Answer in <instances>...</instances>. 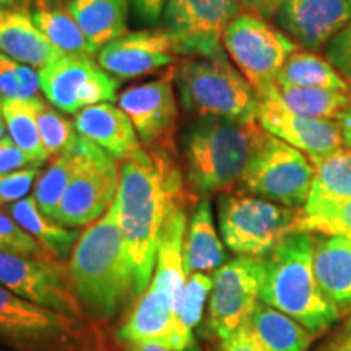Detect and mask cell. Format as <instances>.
Segmentation results:
<instances>
[{
    "label": "cell",
    "instance_id": "1",
    "mask_svg": "<svg viewBox=\"0 0 351 351\" xmlns=\"http://www.w3.org/2000/svg\"><path fill=\"white\" fill-rule=\"evenodd\" d=\"M197 200L189 191L178 150L140 145L119 161L116 205L122 238L129 256L135 296L143 295L155 271L158 247L166 223Z\"/></svg>",
    "mask_w": 351,
    "mask_h": 351
},
{
    "label": "cell",
    "instance_id": "2",
    "mask_svg": "<svg viewBox=\"0 0 351 351\" xmlns=\"http://www.w3.org/2000/svg\"><path fill=\"white\" fill-rule=\"evenodd\" d=\"M265 134L258 122L192 117L179 148V163L192 195L200 200L234 192Z\"/></svg>",
    "mask_w": 351,
    "mask_h": 351
},
{
    "label": "cell",
    "instance_id": "3",
    "mask_svg": "<svg viewBox=\"0 0 351 351\" xmlns=\"http://www.w3.org/2000/svg\"><path fill=\"white\" fill-rule=\"evenodd\" d=\"M70 282L83 313L112 319L134 293V278L116 205L80 232L69 265Z\"/></svg>",
    "mask_w": 351,
    "mask_h": 351
},
{
    "label": "cell",
    "instance_id": "4",
    "mask_svg": "<svg viewBox=\"0 0 351 351\" xmlns=\"http://www.w3.org/2000/svg\"><path fill=\"white\" fill-rule=\"evenodd\" d=\"M258 300L288 314L307 330L320 333L340 317L320 291L313 267V234L289 231L262 257Z\"/></svg>",
    "mask_w": 351,
    "mask_h": 351
},
{
    "label": "cell",
    "instance_id": "5",
    "mask_svg": "<svg viewBox=\"0 0 351 351\" xmlns=\"http://www.w3.org/2000/svg\"><path fill=\"white\" fill-rule=\"evenodd\" d=\"M173 69L179 104L191 117L257 122L256 91L226 54L181 57Z\"/></svg>",
    "mask_w": 351,
    "mask_h": 351
},
{
    "label": "cell",
    "instance_id": "6",
    "mask_svg": "<svg viewBox=\"0 0 351 351\" xmlns=\"http://www.w3.org/2000/svg\"><path fill=\"white\" fill-rule=\"evenodd\" d=\"M296 208L244 191L221 194L218 225L223 243L238 256L263 257L291 231Z\"/></svg>",
    "mask_w": 351,
    "mask_h": 351
},
{
    "label": "cell",
    "instance_id": "7",
    "mask_svg": "<svg viewBox=\"0 0 351 351\" xmlns=\"http://www.w3.org/2000/svg\"><path fill=\"white\" fill-rule=\"evenodd\" d=\"M221 44L256 95L275 85L288 57L300 49L278 26L245 12L230 21L223 32Z\"/></svg>",
    "mask_w": 351,
    "mask_h": 351
},
{
    "label": "cell",
    "instance_id": "8",
    "mask_svg": "<svg viewBox=\"0 0 351 351\" xmlns=\"http://www.w3.org/2000/svg\"><path fill=\"white\" fill-rule=\"evenodd\" d=\"M73 148L77 168L60 200L56 221L67 228H82L112 207L119 189V161L82 135L75 138Z\"/></svg>",
    "mask_w": 351,
    "mask_h": 351
},
{
    "label": "cell",
    "instance_id": "9",
    "mask_svg": "<svg viewBox=\"0 0 351 351\" xmlns=\"http://www.w3.org/2000/svg\"><path fill=\"white\" fill-rule=\"evenodd\" d=\"M314 166L309 156L269 132L245 169L241 189L289 208H301L311 194Z\"/></svg>",
    "mask_w": 351,
    "mask_h": 351
},
{
    "label": "cell",
    "instance_id": "10",
    "mask_svg": "<svg viewBox=\"0 0 351 351\" xmlns=\"http://www.w3.org/2000/svg\"><path fill=\"white\" fill-rule=\"evenodd\" d=\"M239 13L238 0H168L161 21L181 57H218L226 54L223 32Z\"/></svg>",
    "mask_w": 351,
    "mask_h": 351
},
{
    "label": "cell",
    "instance_id": "11",
    "mask_svg": "<svg viewBox=\"0 0 351 351\" xmlns=\"http://www.w3.org/2000/svg\"><path fill=\"white\" fill-rule=\"evenodd\" d=\"M174 65L160 77L125 88L117 98L119 108L130 117L140 143L148 148L178 150L179 98L174 85Z\"/></svg>",
    "mask_w": 351,
    "mask_h": 351
},
{
    "label": "cell",
    "instance_id": "12",
    "mask_svg": "<svg viewBox=\"0 0 351 351\" xmlns=\"http://www.w3.org/2000/svg\"><path fill=\"white\" fill-rule=\"evenodd\" d=\"M39 73L44 98L65 114L117 98L119 80L101 69L95 56L62 54Z\"/></svg>",
    "mask_w": 351,
    "mask_h": 351
},
{
    "label": "cell",
    "instance_id": "13",
    "mask_svg": "<svg viewBox=\"0 0 351 351\" xmlns=\"http://www.w3.org/2000/svg\"><path fill=\"white\" fill-rule=\"evenodd\" d=\"M0 285L25 300L80 319L69 270L57 258H36L0 251Z\"/></svg>",
    "mask_w": 351,
    "mask_h": 351
},
{
    "label": "cell",
    "instance_id": "14",
    "mask_svg": "<svg viewBox=\"0 0 351 351\" xmlns=\"http://www.w3.org/2000/svg\"><path fill=\"white\" fill-rule=\"evenodd\" d=\"M262 257L238 256L223 263L213 276L208 326L219 340L245 326L258 301Z\"/></svg>",
    "mask_w": 351,
    "mask_h": 351
},
{
    "label": "cell",
    "instance_id": "15",
    "mask_svg": "<svg viewBox=\"0 0 351 351\" xmlns=\"http://www.w3.org/2000/svg\"><path fill=\"white\" fill-rule=\"evenodd\" d=\"M276 83L257 93V122L265 132L307 156H322L343 147L335 119H317L293 112L276 95Z\"/></svg>",
    "mask_w": 351,
    "mask_h": 351
},
{
    "label": "cell",
    "instance_id": "16",
    "mask_svg": "<svg viewBox=\"0 0 351 351\" xmlns=\"http://www.w3.org/2000/svg\"><path fill=\"white\" fill-rule=\"evenodd\" d=\"M181 59L171 34L161 28L127 32L96 54L101 69L117 80H132L169 69Z\"/></svg>",
    "mask_w": 351,
    "mask_h": 351
},
{
    "label": "cell",
    "instance_id": "17",
    "mask_svg": "<svg viewBox=\"0 0 351 351\" xmlns=\"http://www.w3.org/2000/svg\"><path fill=\"white\" fill-rule=\"evenodd\" d=\"M351 23V0H287L275 25L301 49L319 51Z\"/></svg>",
    "mask_w": 351,
    "mask_h": 351
},
{
    "label": "cell",
    "instance_id": "18",
    "mask_svg": "<svg viewBox=\"0 0 351 351\" xmlns=\"http://www.w3.org/2000/svg\"><path fill=\"white\" fill-rule=\"evenodd\" d=\"M77 319L36 304L0 285V339L21 345L46 343L75 332Z\"/></svg>",
    "mask_w": 351,
    "mask_h": 351
},
{
    "label": "cell",
    "instance_id": "19",
    "mask_svg": "<svg viewBox=\"0 0 351 351\" xmlns=\"http://www.w3.org/2000/svg\"><path fill=\"white\" fill-rule=\"evenodd\" d=\"M313 234V267L326 300L340 314L351 313V239L339 234Z\"/></svg>",
    "mask_w": 351,
    "mask_h": 351
},
{
    "label": "cell",
    "instance_id": "20",
    "mask_svg": "<svg viewBox=\"0 0 351 351\" xmlns=\"http://www.w3.org/2000/svg\"><path fill=\"white\" fill-rule=\"evenodd\" d=\"M73 124L78 135L98 145L117 161L125 160L142 145L130 117L112 103L83 108L73 114Z\"/></svg>",
    "mask_w": 351,
    "mask_h": 351
},
{
    "label": "cell",
    "instance_id": "21",
    "mask_svg": "<svg viewBox=\"0 0 351 351\" xmlns=\"http://www.w3.org/2000/svg\"><path fill=\"white\" fill-rule=\"evenodd\" d=\"M0 54L38 70L62 56L39 32L29 8L19 3L0 10Z\"/></svg>",
    "mask_w": 351,
    "mask_h": 351
},
{
    "label": "cell",
    "instance_id": "22",
    "mask_svg": "<svg viewBox=\"0 0 351 351\" xmlns=\"http://www.w3.org/2000/svg\"><path fill=\"white\" fill-rule=\"evenodd\" d=\"M226 261L225 247L215 228L212 202L200 199L192 208L184 243V269L187 275L218 270Z\"/></svg>",
    "mask_w": 351,
    "mask_h": 351
},
{
    "label": "cell",
    "instance_id": "23",
    "mask_svg": "<svg viewBox=\"0 0 351 351\" xmlns=\"http://www.w3.org/2000/svg\"><path fill=\"white\" fill-rule=\"evenodd\" d=\"M130 0H69L67 7L85 34L91 54L127 33Z\"/></svg>",
    "mask_w": 351,
    "mask_h": 351
},
{
    "label": "cell",
    "instance_id": "24",
    "mask_svg": "<svg viewBox=\"0 0 351 351\" xmlns=\"http://www.w3.org/2000/svg\"><path fill=\"white\" fill-rule=\"evenodd\" d=\"M174 314L173 306L147 289L119 330V339L130 345L155 341L173 348Z\"/></svg>",
    "mask_w": 351,
    "mask_h": 351
},
{
    "label": "cell",
    "instance_id": "25",
    "mask_svg": "<svg viewBox=\"0 0 351 351\" xmlns=\"http://www.w3.org/2000/svg\"><path fill=\"white\" fill-rule=\"evenodd\" d=\"M3 210L15 219L23 230L32 234L38 241L39 245L51 254L57 261H64L72 256L73 247H75L80 232L77 228H67L64 225L47 218L41 210H39L36 200L33 195L25 197L15 204L7 205Z\"/></svg>",
    "mask_w": 351,
    "mask_h": 351
},
{
    "label": "cell",
    "instance_id": "26",
    "mask_svg": "<svg viewBox=\"0 0 351 351\" xmlns=\"http://www.w3.org/2000/svg\"><path fill=\"white\" fill-rule=\"evenodd\" d=\"M245 327L269 351H307L314 333L288 314L258 301Z\"/></svg>",
    "mask_w": 351,
    "mask_h": 351
},
{
    "label": "cell",
    "instance_id": "27",
    "mask_svg": "<svg viewBox=\"0 0 351 351\" xmlns=\"http://www.w3.org/2000/svg\"><path fill=\"white\" fill-rule=\"evenodd\" d=\"M34 23L60 54L93 56L77 20L64 2H36L28 7Z\"/></svg>",
    "mask_w": 351,
    "mask_h": 351
},
{
    "label": "cell",
    "instance_id": "28",
    "mask_svg": "<svg viewBox=\"0 0 351 351\" xmlns=\"http://www.w3.org/2000/svg\"><path fill=\"white\" fill-rule=\"evenodd\" d=\"M276 85L351 91L348 83L326 56L306 49H298L288 57L276 77Z\"/></svg>",
    "mask_w": 351,
    "mask_h": 351
},
{
    "label": "cell",
    "instance_id": "29",
    "mask_svg": "<svg viewBox=\"0 0 351 351\" xmlns=\"http://www.w3.org/2000/svg\"><path fill=\"white\" fill-rule=\"evenodd\" d=\"M213 288V276L208 274L189 275L186 287L178 301L174 314L173 348L187 351L194 341V330L200 324L204 306Z\"/></svg>",
    "mask_w": 351,
    "mask_h": 351
},
{
    "label": "cell",
    "instance_id": "30",
    "mask_svg": "<svg viewBox=\"0 0 351 351\" xmlns=\"http://www.w3.org/2000/svg\"><path fill=\"white\" fill-rule=\"evenodd\" d=\"M276 95L293 112L317 119H337L351 108V91L328 88H301L276 85Z\"/></svg>",
    "mask_w": 351,
    "mask_h": 351
},
{
    "label": "cell",
    "instance_id": "31",
    "mask_svg": "<svg viewBox=\"0 0 351 351\" xmlns=\"http://www.w3.org/2000/svg\"><path fill=\"white\" fill-rule=\"evenodd\" d=\"M291 231L339 234L351 239V199L328 200L309 195L296 210Z\"/></svg>",
    "mask_w": 351,
    "mask_h": 351
},
{
    "label": "cell",
    "instance_id": "32",
    "mask_svg": "<svg viewBox=\"0 0 351 351\" xmlns=\"http://www.w3.org/2000/svg\"><path fill=\"white\" fill-rule=\"evenodd\" d=\"M38 98L39 95L33 99L2 101V109L8 137L13 140L16 147L32 158L34 163L41 166L46 161H49V156L44 150L41 135H39L36 116Z\"/></svg>",
    "mask_w": 351,
    "mask_h": 351
},
{
    "label": "cell",
    "instance_id": "33",
    "mask_svg": "<svg viewBox=\"0 0 351 351\" xmlns=\"http://www.w3.org/2000/svg\"><path fill=\"white\" fill-rule=\"evenodd\" d=\"M77 168V152L73 143L67 150L49 158L47 168L41 171L36 184H34L33 197L38 207L47 218H57L60 200L67 191L70 179Z\"/></svg>",
    "mask_w": 351,
    "mask_h": 351
},
{
    "label": "cell",
    "instance_id": "34",
    "mask_svg": "<svg viewBox=\"0 0 351 351\" xmlns=\"http://www.w3.org/2000/svg\"><path fill=\"white\" fill-rule=\"evenodd\" d=\"M314 166L313 197L328 200L351 199V150L341 147L322 156H309Z\"/></svg>",
    "mask_w": 351,
    "mask_h": 351
},
{
    "label": "cell",
    "instance_id": "35",
    "mask_svg": "<svg viewBox=\"0 0 351 351\" xmlns=\"http://www.w3.org/2000/svg\"><path fill=\"white\" fill-rule=\"evenodd\" d=\"M36 116L39 135H41L43 147L47 156L52 158L59 155L75 142L78 134L73 121L67 119L62 111L52 106L49 101L43 98L41 95L38 98Z\"/></svg>",
    "mask_w": 351,
    "mask_h": 351
},
{
    "label": "cell",
    "instance_id": "36",
    "mask_svg": "<svg viewBox=\"0 0 351 351\" xmlns=\"http://www.w3.org/2000/svg\"><path fill=\"white\" fill-rule=\"evenodd\" d=\"M0 251L26 257L54 258L5 210H0Z\"/></svg>",
    "mask_w": 351,
    "mask_h": 351
},
{
    "label": "cell",
    "instance_id": "37",
    "mask_svg": "<svg viewBox=\"0 0 351 351\" xmlns=\"http://www.w3.org/2000/svg\"><path fill=\"white\" fill-rule=\"evenodd\" d=\"M39 174H41L39 168H26L0 176V208L28 197L29 191L38 181Z\"/></svg>",
    "mask_w": 351,
    "mask_h": 351
},
{
    "label": "cell",
    "instance_id": "38",
    "mask_svg": "<svg viewBox=\"0 0 351 351\" xmlns=\"http://www.w3.org/2000/svg\"><path fill=\"white\" fill-rule=\"evenodd\" d=\"M326 57L351 88V23L326 46Z\"/></svg>",
    "mask_w": 351,
    "mask_h": 351
},
{
    "label": "cell",
    "instance_id": "39",
    "mask_svg": "<svg viewBox=\"0 0 351 351\" xmlns=\"http://www.w3.org/2000/svg\"><path fill=\"white\" fill-rule=\"evenodd\" d=\"M26 168H41V166L34 163L21 148L16 147L8 135L0 140V176Z\"/></svg>",
    "mask_w": 351,
    "mask_h": 351
},
{
    "label": "cell",
    "instance_id": "40",
    "mask_svg": "<svg viewBox=\"0 0 351 351\" xmlns=\"http://www.w3.org/2000/svg\"><path fill=\"white\" fill-rule=\"evenodd\" d=\"M21 99V88L13 60L0 54V101Z\"/></svg>",
    "mask_w": 351,
    "mask_h": 351
},
{
    "label": "cell",
    "instance_id": "41",
    "mask_svg": "<svg viewBox=\"0 0 351 351\" xmlns=\"http://www.w3.org/2000/svg\"><path fill=\"white\" fill-rule=\"evenodd\" d=\"M221 351H269L249 332L247 327H241L232 335L221 340Z\"/></svg>",
    "mask_w": 351,
    "mask_h": 351
},
{
    "label": "cell",
    "instance_id": "42",
    "mask_svg": "<svg viewBox=\"0 0 351 351\" xmlns=\"http://www.w3.org/2000/svg\"><path fill=\"white\" fill-rule=\"evenodd\" d=\"M241 12L252 13L263 20L275 21L278 12L287 3V0H238Z\"/></svg>",
    "mask_w": 351,
    "mask_h": 351
},
{
    "label": "cell",
    "instance_id": "43",
    "mask_svg": "<svg viewBox=\"0 0 351 351\" xmlns=\"http://www.w3.org/2000/svg\"><path fill=\"white\" fill-rule=\"evenodd\" d=\"M166 2L168 0H130V5L140 21L153 25L163 15Z\"/></svg>",
    "mask_w": 351,
    "mask_h": 351
},
{
    "label": "cell",
    "instance_id": "44",
    "mask_svg": "<svg viewBox=\"0 0 351 351\" xmlns=\"http://www.w3.org/2000/svg\"><path fill=\"white\" fill-rule=\"evenodd\" d=\"M317 351H351V319L337 335H333Z\"/></svg>",
    "mask_w": 351,
    "mask_h": 351
},
{
    "label": "cell",
    "instance_id": "45",
    "mask_svg": "<svg viewBox=\"0 0 351 351\" xmlns=\"http://www.w3.org/2000/svg\"><path fill=\"white\" fill-rule=\"evenodd\" d=\"M337 124L340 127L341 140H343V147L351 150V108L346 109L337 117Z\"/></svg>",
    "mask_w": 351,
    "mask_h": 351
},
{
    "label": "cell",
    "instance_id": "46",
    "mask_svg": "<svg viewBox=\"0 0 351 351\" xmlns=\"http://www.w3.org/2000/svg\"><path fill=\"white\" fill-rule=\"evenodd\" d=\"M129 351H178L169 348L163 343H155V341H148V343H138V345H132V348Z\"/></svg>",
    "mask_w": 351,
    "mask_h": 351
},
{
    "label": "cell",
    "instance_id": "47",
    "mask_svg": "<svg viewBox=\"0 0 351 351\" xmlns=\"http://www.w3.org/2000/svg\"><path fill=\"white\" fill-rule=\"evenodd\" d=\"M8 130H7V124H5V117H3V109H2V101H0V140L3 137H7Z\"/></svg>",
    "mask_w": 351,
    "mask_h": 351
},
{
    "label": "cell",
    "instance_id": "48",
    "mask_svg": "<svg viewBox=\"0 0 351 351\" xmlns=\"http://www.w3.org/2000/svg\"><path fill=\"white\" fill-rule=\"evenodd\" d=\"M36 2H64V3H67L69 0H16V3H19V5H23V7H32L33 3H36Z\"/></svg>",
    "mask_w": 351,
    "mask_h": 351
},
{
    "label": "cell",
    "instance_id": "49",
    "mask_svg": "<svg viewBox=\"0 0 351 351\" xmlns=\"http://www.w3.org/2000/svg\"><path fill=\"white\" fill-rule=\"evenodd\" d=\"M16 3V0H0V10H3V8H8V7H13Z\"/></svg>",
    "mask_w": 351,
    "mask_h": 351
}]
</instances>
